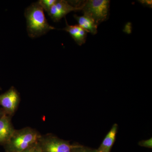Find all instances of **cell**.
<instances>
[{"label": "cell", "mask_w": 152, "mask_h": 152, "mask_svg": "<svg viewBox=\"0 0 152 152\" xmlns=\"http://www.w3.org/2000/svg\"><path fill=\"white\" fill-rule=\"evenodd\" d=\"M25 16L28 35L31 38L39 37L51 30L56 29L48 23L44 10L38 1L33 3L26 9Z\"/></svg>", "instance_id": "cell-1"}, {"label": "cell", "mask_w": 152, "mask_h": 152, "mask_svg": "<svg viewBox=\"0 0 152 152\" xmlns=\"http://www.w3.org/2000/svg\"><path fill=\"white\" fill-rule=\"evenodd\" d=\"M41 136L37 131L29 127L15 131L4 145L6 152H21L39 142Z\"/></svg>", "instance_id": "cell-2"}, {"label": "cell", "mask_w": 152, "mask_h": 152, "mask_svg": "<svg viewBox=\"0 0 152 152\" xmlns=\"http://www.w3.org/2000/svg\"><path fill=\"white\" fill-rule=\"evenodd\" d=\"M110 4L109 0H88L83 2L82 10L98 26L108 19Z\"/></svg>", "instance_id": "cell-3"}, {"label": "cell", "mask_w": 152, "mask_h": 152, "mask_svg": "<svg viewBox=\"0 0 152 152\" xmlns=\"http://www.w3.org/2000/svg\"><path fill=\"white\" fill-rule=\"evenodd\" d=\"M38 142L43 152H72L78 146L53 136L41 137Z\"/></svg>", "instance_id": "cell-4"}, {"label": "cell", "mask_w": 152, "mask_h": 152, "mask_svg": "<svg viewBox=\"0 0 152 152\" xmlns=\"http://www.w3.org/2000/svg\"><path fill=\"white\" fill-rule=\"evenodd\" d=\"M82 9L83 4L79 6L74 7L67 1L56 0V2L48 13L52 20L55 22H57L71 12L82 10Z\"/></svg>", "instance_id": "cell-5"}, {"label": "cell", "mask_w": 152, "mask_h": 152, "mask_svg": "<svg viewBox=\"0 0 152 152\" xmlns=\"http://www.w3.org/2000/svg\"><path fill=\"white\" fill-rule=\"evenodd\" d=\"M20 102L18 93L13 87L4 94L0 95V105L3 111L9 115L13 114Z\"/></svg>", "instance_id": "cell-6"}, {"label": "cell", "mask_w": 152, "mask_h": 152, "mask_svg": "<svg viewBox=\"0 0 152 152\" xmlns=\"http://www.w3.org/2000/svg\"><path fill=\"white\" fill-rule=\"evenodd\" d=\"M15 130L12 124L10 116L6 113L0 117V144L5 145Z\"/></svg>", "instance_id": "cell-7"}, {"label": "cell", "mask_w": 152, "mask_h": 152, "mask_svg": "<svg viewBox=\"0 0 152 152\" xmlns=\"http://www.w3.org/2000/svg\"><path fill=\"white\" fill-rule=\"evenodd\" d=\"M66 27L62 30L67 32L74 39L76 43L81 46L86 40L87 32L79 25H69L66 20Z\"/></svg>", "instance_id": "cell-8"}, {"label": "cell", "mask_w": 152, "mask_h": 152, "mask_svg": "<svg viewBox=\"0 0 152 152\" xmlns=\"http://www.w3.org/2000/svg\"><path fill=\"white\" fill-rule=\"evenodd\" d=\"M74 17L78 23L79 26L87 33H91L93 35L97 33L98 26L91 18L85 15L83 16L75 15Z\"/></svg>", "instance_id": "cell-9"}, {"label": "cell", "mask_w": 152, "mask_h": 152, "mask_svg": "<svg viewBox=\"0 0 152 152\" xmlns=\"http://www.w3.org/2000/svg\"><path fill=\"white\" fill-rule=\"evenodd\" d=\"M118 129V125L115 124L106 135L98 152H110L115 140L116 136Z\"/></svg>", "instance_id": "cell-10"}, {"label": "cell", "mask_w": 152, "mask_h": 152, "mask_svg": "<svg viewBox=\"0 0 152 152\" xmlns=\"http://www.w3.org/2000/svg\"><path fill=\"white\" fill-rule=\"evenodd\" d=\"M56 1V0H40L38 1L44 10L48 12Z\"/></svg>", "instance_id": "cell-11"}, {"label": "cell", "mask_w": 152, "mask_h": 152, "mask_svg": "<svg viewBox=\"0 0 152 152\" xmlns=\"http://www.w3.org/2000/svg\"><path fill=\"white\" fill-rule=\"evenodd\" d=\"M139 145L142 147H146V148H152V139L142 140L140 141L139 142Z\"/></svg>", "instance_id": "cell-12"}, {"label": "cell", "mask_w": 152, "mask_h": 152, "mask_svg": "<svg viewBox=\"0 0 152 152\" xmlns=\"http://www.w3.org/2000/svg\"><path fill=\"white\" fill-rule=\"evenodd\" d=\"M72 152H91L89 151H87L86 150L83 149L80 146L77 147V148H75L73 150Z\"/></svg>", "instance_id": "cell-13"}, {"label": "cell", "mask_w": 152, "mask_h": 152, "mask_svg": "<svg viewBox=\"0 0 152 152\" xmlns=\"http://www.w3.org/2000/svg\"><path fill=\"white\" fill-rule=\"evenodd\" d=\"M37 143L35 145H34L32 146L31 147H30L28 148L26 150H25V151H23L21 152H34V151L35 148L36 146V145H37Z\"/></svg>", "instance_id": "cell-14"}, {"label": "cell", "mask_w": 152, "mask_h": 152, "mask_svg": "<svg viewBox=\"0 0 152 152\" xmlns=\"http://www.w3.org/2000/svg\"><path fill=\"white\" fill-rule=\"evenodd\" d=\"M34 152H43L42 149H41L39 145V142H38L36 145Z\"/></svg>", "instance_id": "cell-15"}, {"label": "cell", "mask_w": 152, "mask_h": 152, "mask_svg": "<svg viewBox=\"0 0 152 152\" xmlns=\"http://www.w3.org/2000/svg\"><path fill=\"white\" fill-rule=\"evenodd\" d=\"M141 3L145 4L146 5L152 6V1H141Z\"/></svg>", "instance_id": "cell-16"}, {"label": "cell", "mask_w": 152, "mask_h": 152, "mask_svg": "<svg viewBox=\"0 0 152 152\" xmlns=\"http://www.w3.org/2000/svg\"><path fill=\"white\" fill-rule=\"evenodd\" d=\"M5 113L4 112V111H3V110H0V117H1Z\"/></svg>", "instance_id": "cell-17"}, {"label": "cell", "mask_w": 152, "mask_h": 152, "mask_svg": "<svg viewBox=\"0 0 152 152\" xmlns=\"http://www.w3.org/2000/svg\"><path fill=\"white\" fill-rule=\"evenodd\" d=\"M0 90H1V88H0Z\"/></svg>", "instance_id": "cell-18"}]
</instances>
